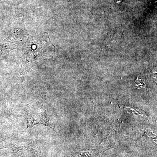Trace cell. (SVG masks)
<instances>
[{
    "instance_id": "cell-1",
    "label": "cell",
    "mask_w": 157,
    "mask_h": 157,
    "mask_svg": "<svg viewBox=\"0 0 157 157\" xmlns=\"http://www.w3.org/2000/svg\"><path fill=\"white\" fill-rule=\"evenodd\" d=\"M24 116L27 122L26 128H32L37 124H43L48 126L56 132V127L47 114L46 110L43 109L29 110Z\"/></svg>"
},
{
    "instance_id": "cell-2",
    "label": "cell",
    "mask_w": 157,
    "mask_h": 157,
    "mask_svg": "<svg viewBox=\"0 0 157 157\" xmlns=\"http://www.w3.org/2000/svg\"><path fill=\"white\" fill-rule=\"evenodd\" d=\"M17 157H36V155L33 154V153L30 150L23 152Z\"/></svg>"
},
{
    "instance_id": "cell-3",
    "label": "cell",
    "mask_w": 157,
    "mask_h": 157,
    "mask_svg": "<svg viewBox=\"0 0 157 157\" xmlns=\"http://www.w3.org/2000/svg\"><path fill=\"white\" fill-rule=\"evenodd\" d=\"M123 0H116V2L117 3V4H119Z\"/></svg>"
}]
</instances>
